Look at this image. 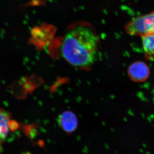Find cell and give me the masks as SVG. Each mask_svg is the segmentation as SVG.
<instances>
[{
    "mask_svg": "<svg viewBox=\"0 0 154 154\" xmlns=\"http://www.w3.org/2000/svg\"><path fill=\"white\" fill-rule=\"evenodd\" d=\"M99 38L90 24L78 22L66 31L61 45L63 57L70 64L87 67L95 62L98 54Z\"/></svg>",
    "mask_w": 154,
    "mask_h": 154,
    "instance_id": "obj_1",
    "label": "cell"
},
{
    "mask_svg": "<svg viewBox=\"0 0 154 154\" xmlns=\"http://www.w3.org/2000/svg\"><path fill=\"white\" fill-rule=\"evenodd\" d=\"M128 74L133 81L141 82L148 79L150 75V70L148 66L143 62H136L129 67Z\"/></svg>",
    "mask_w": 154,
    "mask_h": 154,
    "instance_id": "obj_3",
    "label": "cell"
},
{
    "mask_svg": "<svg viewBox=\"0 0 154 154\" xmlns=\"http://www.w3.org/2000/svg\"><path fill=\"white\" fill-rule=\"evenodd\" d=\"M59 122L62 129L68 133L73 132L78 126L76 116L70 111H66L61 114Z\"/></svg>",
    "mask_w": 154,
    "mask_h": 154,
    "instance_id": "obj_5",
    "label": "cell"
},
{
    "mask_svg": "<svg viewBox=\"0 0 154 154\" xmlns=\"http://www.w3.org/2000/svg\"><path fill=\"white\" fill-rule=\"evenodd\" d=\"M24 154H31L30 153H29V152H26V153H24Z\"/></svg>",
    "mask_w": 154,
    "mask_h": 154,
    "instance_id": "obj_7",
    "label": "cell"
},
{
    "mask_svg": "<svg viewBox=\"0 0 154 154\" xmlns=\"http://www.w3.org/2000/svg\"><path fill=\"white\" fill-rule=\"evenodd\" d=\"M11 116L7 111L0 110V145L6 140L11 130L17 126H12Z\"/></svg>",
    "mask_w": 154,
    "mask_h": 154,
    "instance_id": "obj_4",
    "label": "cell"
},
{
    "mask_svg": "<svg viewBox=\"0 0 154 154\" xmlns=\"http://www.w3.org/2000/svg\"><path fill=\"white\" fill-rule=\"evenodd\" d=\"M125 29L127 33L133 36L154 34V11L134 18L126 24Z\"/></svg>",
    "mask_w": 154,
    "mask_h": 154,
    "instance_id": "obj_2",
    "label": "cell"
},
{
    "mask_svg": "<svg viewBox=\"0 0 154 154\" xmlns=\"http://www.w3.org/2000/svg\"><path fill=\"white\" fill-rule=\"evenodd\" d=\"M143 48L148 59L154 57V34L141 36Z\"/></svg>",
    "mask_w": 154,
    "mask_h": 154,
    "instance_id": "obj_6",
    "label": "cell"
}]
</instances>
